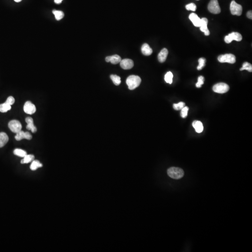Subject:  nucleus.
Masks as SVG:
<instances>
[{
  "label": "nucleus",
  "mask_w": 252,
  "mask_h": 252,
  "mask_svg": "<svg viewBox=\"0 0 252 252\" xmlns=\"http://www.w3.org/2000/svg\"><path fill=\"white\" fill-rule=\"evenodd\" d=\"M141 83L140 77L136 75H131L127 78L126 83L128 85V89L133 90L137 88L140 86Z\"/></svg>",
  "instance_id": "f257e3e1"
},
{
  "label": "nucleus",
  "mask_w": 252,
  "mask_h": 252,
  "mask_svg": "<svg viewBox=\"0 0 252 252\" xmlns=\"http://www.w3.org/2000/svg\"><path fill=\"white\" fill-rule=\"evenodd\" d=\"M168 176L174 179H179L184 176V171L182 168L178 167H171L167 170Z\"/></svg>",
  "instance_id": "f03ea898"
},
{
  "label": "nucleus",
  "mask_w": 252,
  "mask_h": 252,
  "mask_svg": "<svg viewBox=\"0 0 252 252\" xmlns=\"http://www.w3.org/2000/svg\"><path fill=\"white\" fill-rule=\"evenodd\" d=\"M229 86L225 83H219L215 84L213 87L214 92L218 94H225L229 90Z\"/></svg>",
  "instance_id": "7ed1b4c3"
},
{
  "label": "nucleus",
  "mask_w": 252,
  "mask_h": 252,
  "mask_svg": "<svg viewBox=\"0 0 252 252\" xmlns=\"http://www.w3.org/2000/svg\"><path fill=\"white\" fill-rule=\"evenodd\" d=\"M209 11L214 14H218L221 12V8L219 7L218 0H211L208 6Z\"/></svg>",
  "instance_id": "20e7f679"
},
{
  "label": "nucleus",
  "mask_w": 252,
  "mask_h": 252,
  "mask_svg": "<svg viewBox=\"0 0 252 252\" xmlns=\"http://www.w3.org/2000/svg\"><path fill=\"white\" fill-rule=\"evenodd\" d=\"M230 11L231 14L233 15L240 16L241 15L242 13V7L241 5L238 4L236 1H233L231 3Z\"/></svg>",
  "instance_id": "39448f33"
},
{
  "label": "nucleus",
  "mask_w": 252,
  "mask_h": 252,
  "mask_svg": "<svg viewBox=\"0 0 252 252\" xmlns=\"http://www.w3.org/2000/svg\"><path fill=\"white\" fill-rule=\"evenodd\" d=\"M218 61L221 63H228L234 64L236 62V57L232 54H226L219 56L218 58Z\"/></svg>",
  "instance_id": "423d86ee"
},
{
  "label": "nucleus",
  "mask_w": 252,
  "mask_h": 252,
  "mask_svg": "<svg viewBox=\"0 0 252 252\" xmlns=\"http://www.w3.org/2000/svg\"><path fill=\"white\" fill-rule=\"evenodd\" d=\"M9 128L10 130L15 133H17L21 131L22 126L21 123L17 120H12L9 123Z\"/></svg>",
  "instance_id": "0eeeda50"
},
{
  "label": "nucleus",
  "mask_w": 252,
  "mask_h": 252,
  "mask_svg": "<svg viewBox=\"0 0 252 252\" xmlns=\"http://www.w3.org/2000/svg\"><path fill=\"white\" fill-rule=\"evenodd\" d=\"M242 39V36L240 33L238 32H232L226 36L225 37V41L226 43L229 44L233 40L236 41H241Z\"/></svg>",
  "instance_id": "6e6552de"
},
{
  "label": "nucleus",
  "mask_w": 252,
  "mask_h": 252,
  "mask_svg": "<svg viewBox=\"0 0 252 252\" xmlns=\"http://www.w3.org/2000/svg\"><path fill=\"white\" fill-rule=\"evenodd\" d=\"M24 110L25 113L29 114H34L36 111L35 106L31 101L26 102L24 106Z\"/></svg>",
  "instance_id": "1a4fd4ad"
},
{
  "label": "nucleus",
  "mask_w": 252,
  "mask_h": 252,
  "mask_svg": "<svg viewBox=\"0 0 252 252\" xmlns=\"http://www.w3.org/2000/svg\"><path fill=\"white\" fill-rule=\"evenodd\" d=\"M32 138V136L29 132H24L22 130L16 133V136H15V139H16V140L18 141L22 140L24 139H27L29 140H30Z\"/></svg>",
  "instance_id": "9d476101"
},
{
  "label": "nucleus",
  "mask_w": 252,
  "mask_h": 252,
  "mask_svg": "<svg viewBox=\"0 0 252 252\" xmlns=\"http://www.w3.org/2000/svg\"><path fill=\"white\" fill-rule=\"evenodd\" d=\"M120 65L122 69L129 70L133 66V62L130 59H124L120 62Z\"/></svg>",
  "instance_id": "9b49d317"
},
{
  "label": "nucleus",
  "mask_w": 252,
  "mask_h": 252,
  "mask_svg": "<svg viewBox=\"0 0 252 252\" xmlns=\"http://www.w3.org/2000/svg\"><path fill=\"white\" fill-rule=\"evenodd\" d=\"M189 19L195 27H200L201 24V19L198 16L197 14L192 13L189 16Z\"/></svg>",
  "instance_id": "f8f14e48"
},
{
  "label": "nucleus",
  "mask_w": 252,
  "mask_h": 252,
  "mask_svg": "<svg viewBox=\"0 0 252 252\" xmlns=\"http://www.w3.org/2000/svg\"><path fill=\"white\" fill-rule=\"evenodd\" d=\"M207 24H208V20L207 18H202L201 24L200 26V31L203 32L206 36H209L210 34L209 29L207 28Z\"/></svg>",
  "instance_id": "ddd939ff"
},
{
  "label": "nucleus",
  "mask_w": 252,
  "mask_h": 252,
  "mask_svg": "<svg viewBox=\"0 0 252 252\" xmlns=\"http://www.w3.org/2000/svg\"><path fill=\"white\" fill-rule=\"evenodd\" d=\"M25 121L27 123V125L26 126V128L28 130H31L32 132L35 133L37 131L36 127L34 126L33 120L32 118L27 117L25 119Z\"/></svg>",
  "instance_id": "4468645a"
},
{
  "label": "nucleus",
  "mask_w": 252,
  "mask_h": 252,
  "mask_svg": "<svg viewBox=\"0 0 252 252\" xmlns=\"http://www.w3.org/2000/svg\"><path fill=\"white\" fill-rule=\"evenodd\" d=\"M121 59L120 56L114 55L111 56H108L106 58V61L107 62H111L112 64H117L121 62Z\"/></svg>",
  "instance_id": "2eb2a0df"
},
{
  "label": "nucleus",
  "mask_w": 252,
  "mask_h": 252,
  "mask_svg": "<svg viewBox=\"0 0 252 252\" xmlns=\"http://www.w3.org/2000/svg\"><path fill=\"white\" fill-rule=\"evenodd\" d=\"M168 55V51L166 48H163L161 51L158 55V59L160 63H163L166 61Z\"/></svg>",
  "instance_id": "dca6fc26"
},
{
  "label": "nucleus",
  "mask_w": 252,
  "mask_h": 252,
  "mask_svg": "<svg viewBox=\"0 0 252 252\" xmlns=\"http://www.w3.org/2000/svg\"><path fill=\"white\" fill-rule=\"evenodd\" d=\"M192 126L195 129L196 132L200 133L203 131V127L202 123L198 121H195L192 123Z\"/></svg>",
  "instance_id": "f3484780"
},
{
  "label": "nucleus",
  "mask_w": 252,
  "mask_h": 252,
  "mask_svg": "<svg viewBox=\"0 0 252 252\" xmlns=\"http://www.w3.org/2000/svg\"><path fill=\"white\" fill-rule=\"evenodd\" d=\"M141 51L143 54L145 56L151 55L153 52L152 49L147 44H143L141 47Z\"/></svg>",
  "instance_id": "a211bd4d"
},
{
  "label": "nucleus",
  "mask_w": 252,
  "mask_h": 252,
  "mask_svg": "<svg viewBox=\"0 0 252 252\" xmlns=\"http://www.w3.org/2000/svg\"><path fill=\"white\" fill-rule=\"evenodd\" d=\"M9 137L5 133H0V148L4 146L9 141Z\"/></svg>",
  "instance_id": "6ab92c4d"
},
{
  "label": "nucleus",
  "mask_w": 252,
  "mask_h": 252,
  "mask_svg": "<svg viewBox=\"0 0 252 252\" xmlns=\"http://www.w3.org/2000/svg\"><path fill=\"white\" fill-rule=\"evenodd\" d=\"M35 158V156L33 155H27L24 157V159L21 161L22 164L28 163L33 161Z\"/></svg>",
  "instance_id": "aec40b11"
},
{
  "label": "nucleus",
  "mask_w": 252,
  "mask_h": 252,
  "mask_svg": "<svg viewBox=\"0 0 252 252\" xmlns=\"http://www.w3.org/2000/svg\"><path fill=\"white\" fill-rule=\"evenodd\" d=\"M43 164L40 163L38 160H33L30 166V168L32 171H35L39 168L42 167Z\"/></svg>",
  "instance_id": "412c9836"
},
{
  "label": "nucleus",
  "mask_w": 252,
  "mask_h": 252,
  "mask_svg": "<svg viewBox=\"0 0 252 252\" xmlns=\"http://www.w3.org/2000/svg\"><path fill=\"white\" fill-rule=\"evenodd\" d=\"M11 109V105H9V104H8L6 102L0 104V112L1 113H6L10 110Z\"/></svg>",
  "instance_id": "4be33fe9"
},
{
  "label": "nucleus",
  "mask_w": 252,
  "mask_h": 252,
  "mask_svg": "<svg viewBox=\"0 0 252 252\" xmlns=\"http://www.w3.org/2000/svg\"><path fill=\"white\" fill-rule=\"evenodd\" d=\"M53 14L55 16L56 19L57 20L59 21L62 19L64 16V13L63 12L60 10H53Z\"/></svg>",
  "instance_id": "5701e85b"
},
{
  "label": "nucleus",
  "mask_w": 252,
  "mask_h": 252,
  "mask_svg": "<svg viewBox=\"0 0 252 252\" xmlns=\"http://www.w3.org/2000/svg\"><path fill=\"white\" fill-rule=\"evenodd\" d=\"M14 154L17 156L19 157H24L27 155V152L23 149H19V148H16L14 151Z\"/></svg>",
  "instance_id": "b1692460"
},
{
  "label": "nucleus",
  "mask_w": 252,
  "mask_h": 252,
  "mask_svg": "<svg viewBox=\"0 0 252 252\" xmlns=\"http://www.w3.org/2000/svg\"><path fill=\"white\" fill-rule=\"evenodd\" d=\"M110 78L114 85L116 86H119L121 84V78L119 76H117L116 75H111Z\"/></svg>",
  "instance_id": "393cba45"
},
{
  "label": "nucleus",
  "mask_w": 252,
  "mask_h": 252,
  "mask_svg": "<svg viewBox=\"0 0 252 252\" xmlns=\"http://www.w3.org/2000/svg\"><path fill=\"white\" fill-rule=\"evenodd\" d=\"M173 77V75L172 72H171V71H168L165 74L164 79H165V81L167 83H169L170 84H172Z\"/></svg>",
  "instance_id": "a878e982"
},
{
  "label": "nucleus",
  "mask_w": 252,
  "mask_h": 252,
  "mask_svg": "<svg viewBox=\"0 0 252 252\" xmlns=\"http://www.w3.org/2000/svg\"><path fill=\"white\" fill-rule=\"evenodd\" d=\"M240 70H247L249 72H252V66L251 64L246 62L244 63L242 65V68L240 69Z\"/></svg>",
  "instance_id": "bb28decb"
},
{
  "label": "nucleus",
  "mask_w": 252,
  "mask_h": 252,
  "mask_svg": "<svg viewBox=\"0 0 252 252\" xmlns=\"http://www.w3.org/2000/svg\"><path fill=\"white\" fill-rule=\"evenodd\" d=\"M206 60L205 58H201L198 59L199 65L197 67L198 70H201L205 67L206 65Z\"/></svg>",
  "instance_id": "cd10ccee"
},
{
  "label": "nucleus",
  "mask_w": 252,
  "mask_h": 252,
  "mask_svg": "<svg viewBox=\"0 0 252 252\" xmlns=\"http://www.w3.org/2000/svg\"><path fill=\"white\" fill-rule=\"evenodd\" d=\"M185 105H186L185 103L183 102H180L178 104H173V108H174V109L176 110H181L183 109L185 106Z\"/></svg>",
  "instance_id": "c85d7f7f"
},
{
  "label": "nucleus",
  "mask_w": 252,
  "mask_h": 252,
  "mask_svg": "<svg viewBox=\"0 0 252 252\" xmlns=\"http://www.w3.org/2000/svg\"><path fill=\"white\" fill-rule=\"evenodd\" d=\"M205 81V79L203 76H200L198 78V82L196 84V86L197 88H200L201 87L202 85H203Z\"/></svg>",
  "instance_id": "c756f323"
},
{
  "label": "nucleus",
  "mask_w": 252,
  "mask_h": 252,
  "mask_svg": "<svg viewBox=\"0 0 252 252\" xmlns=\"http://www.w3.org/2000/svg\"><path fill=\"white\" fill-rule=\"evenodd\" d=\"M189 108L188 106H184L183 109H181L180 115L183 118H185L187 116L188 112L189 111Z\"/></svg>",
  "instance_id": "7c9ffc66"
},
{
  "label": "nucleus",
  "mask_w": 252,
  "mask_h": 252,
  "mask_svg": "<svg viewBox=\"0 0 252 252\" xmlns=\"http://www.w3.org/2000/svg\"><path fill=\"white\" fill-rule=\"evenodd\" d=\"M186 8L187 10H191L192 11H195L196 9H197V6L195 4H193V3H191V4L186 5Z\"/></svg>",
  "instance_id": "2f4dec72"
},
{
  "label": "nucleus",
  "mask_w": 252,
  "mask_h": 252,
  "mask_svg": "<svg viewBox=\"0 0 252 252\" xmlns=\"http://www.w3.org/2000/svg\"><path fill=\"white\" fill-rule=\"evenodd\" d=\"M15 102V100L14 98L12 96H9V97L7 98V100H6V103H8V104H9V105H12L13 104H14Z\"/></svg>",
  "instance_id": "473e14b6"
},
{
  "label": "nucleus",
  "mask_w": 252,
  "mask_h": 252,
  "mask_svg": "<svg viewBox=\"0 0 252 252\" xmlns=\"http://www.w3.org/2000/svg\"><path fill=\"white\" fill-rule=\"evenodd\" d=\"M246 16H247V17L249 18V19H252V12L251 10L250 11H249L247 13V14H246Z\"/></svg>",
  "instance_id": "72a5a7b5"
},
{
  "label": "nucleus",
  "mask_w": 252,
  "mask_h": 252,
  "mask_svg": "<svg viewBox=\"0 0 252 252\" xmlns=\"http://www.w3.org/2000/svg\"><path fill=\"white\" fill-rule=\"evenodd\" d=\"M63 1V0H54V2H55L56 4H61L62 1Z\"/></svg>",
  "instance_id": "f704fd0d"
},
{
  "label": "nucleus",
  "mask_w": 252,
  "mask_h": 252,
  "mask_svg": "<svg viewBox=\"0 0 252 252\" xmlns=\"http://www.w3.org/2000/svg\"><path fill=\"white\" fill-rule=\"evenodd\" d=\"M16 2H19L22 1V0H14Z\"/></svg>",
  "instance_id": "c9c22d12"
},
{
  "label": "nucleus",
  "mask_w": 252,
  "mask_h": 252,
  "mask_svg": "<svg viewBox=\"0 0 252 252\" xmlns=\"http://www.w3.org/2000/svg\"><path fill=\"white\" fill-rule=\"evenodd\" d=\"M197 1H199V0H197Z\"/></svg>",
  "instance_id": "e433bc0d"
}]
</instances>
